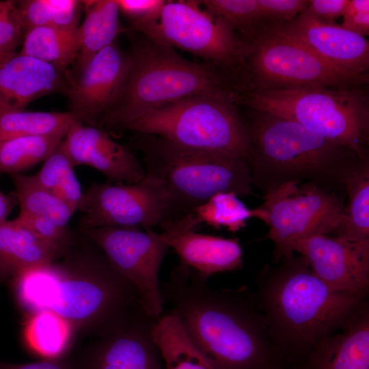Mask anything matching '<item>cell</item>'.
<instances>
[{
	"label": "cell",
	"instance_id": "6da1fadb",
	"mask_svg": "<svg viewBox=\"0 0 369 369\" xmlns=\"http://www.w3.org/2000/svg\"><path fill=\"white\" fill-rule=\"evenodd\" d=\"M207 280L180 262L161 284L164 301L195 347L215 369L284 367L251 293L213 288Z\"/></svg>",
	"mask_w": 369,
	"mask_h": 369
},
{
	"label": "cell",
	"instance_id": "7a4b0ae2",
	"mask_svg": "<svg viewBox=\"0 0 369 369\" xmlns=\"http://www.w3.org/2000/svg\"><path fill=\"white\" fill-rule=\"evenodd\" d=\"M255 285L252 299L288 368L344 329L368 303L367 297L328 286L301 256L282 260L279 266L260 272Z\"/></svg>",
	"mask_w": 369,
	"mask_h": 369
},
{
	"label": "cell",
	"instance_id": "3957f363",
	"mask_svg": "<svg viewBox=\"0 0 369 369\" xmlns=\"http://www.w3.org/2000/svg\"><path fill=\"white\" fill-rule=\"evenodd\" d=\"M12 278L14 298L27 313L51 310L76 329L98 336L115 330L142 308L134 287L98 247L87 256L86 262H54Z\"/></svg>",
	"mask_w": 369,
	"mask_h": 369
},
{
	"label": "cell",
	"instance_id": "277c9868",
	"mask_svg": "<svg viewBox=\"0 0 369 369\" xmlns=\"http://www.w3.org/2000/svg\"><path fill=\"white\" fill-rule=\"evenodd\" d=\"M255 112L247 126L251 147L247 161L252 182L265 193L291 181L323 188L333 183L345 187L348 177L368 159L295 121Z\"/></svg>",
	"mask_w": 369,
	"mask_h": 369
},
{
	"label": "cell",
	"instance_id": "5b68a950",
	"mask_svg": "<svg viewBox=\"0 0 369 369\" xmlns=\"http://www.w3.org/2000/svg\"><path fill=\"white\" fill-rule=\"evenodd\" d=\"M146 174L163 181L168 197L165 220L180 219L219 192L251 193L247 161L239 156L181 146L159 136L135 133Z\"/></svg>",
	"mask_w": 369,
	"mask_h": 369
},
{
	"label": "cell",
	"instance_id": "8992f818",
	"mask_svg": "<svg viewBox=\"0 0 369 369\" xmlns=\"http://www.w3.org/2000/svg\"><path fill=\"white\" fill-rule=\"evenodd\" d=\"M128 54L130 66L122 93L100 120L108 127L121 128L156 109L185 98L231 91L217 67L187 60L172 47L145 36Z\"/></svg>",
	"mask_w": 369,
	"mask_h": 369
},
{
	"label": "cell",
	"instance_id": "52a82bcc",
	"mask_svg": "<svg viewBox=\"0 0 369 369\" xmlns=\"http://www.w3.org/2000/svg\"><path fill=\"white\" fill-rule=\"evenodd\" d=\"M240 100L254 111L295 121L368 159L369 97L361 87L250 91Z\"/></svg>",
	"mask_w": 369,
	"mask_h": 369
},
{
	"label": "cell",
	"instance_id": "ba28073f",
	"mask_svg": "<svg viewBox=\"0 0 369 369\" xmlns=\"http://www.w3.org/2000/svg\"><path fill=\"white\" fill-rule=\"evenodd\" d=\"M238 96L228 91L185 98L121 128L159 136L187 148L237 155L247 161L249 136L235 107Z\"/></svg>",
	"mask_w": 369,
	"mask_h": 369
},
{
	"label": "cell",
	"instance_id": "9c48e42d",
	"mask_svg": "<svg viewBox=\"0 0 369 369\" xmlns=\"http://www.w3.org/2000/svg\"><path fill=\"white\" fill-rule=\"evenodd\" d=\"M243 67L249 79L247 92L361 87L368 83V77L343 73L297 40L271 29L247 42Z\"/></svg>",
	"mask_w": 369,
	"mask_h": 369
},
{
	"label": "cell",
	"instance_id": "30bf717a",
	"mask_svg": "<svg viewBox=\"0 0 369 369\" xmlns=\"http://www.w3.org/2000/svg\"><path fill=\"white\" fill-rule=\"evenodd\" d=\"M263 200L254 209V217L269 226L276 260L292 258L296 243L304 238L335 232L344 208L337 194L311 182L283 183L267 191Z\"/></svg>",
	"mask_w": 369,
	"mask_h": 369
},
{
	"label": "cell",
	"instance_id": "8fae6325",
	"mask_svg": "<svg viewBox=\"0 0 369 369\" xmlns=\"http://www.w3.org/2000/svg\"><path fill=\"white\" fill-rule=\"evenodd\" d=\"M133 30L200 56L216 67L244 65L247 43L199 1H166L158 17Z\"/></svg>",
	"mask_w": 369,
	"mask_h": 369
},
{
	"label": "cell",
	"instance_id": "7c38bea8",
	"mask_svg": "<svg viewBox=\"0 0 369 369\" xmlns=\"http://www.w3.org/2000/svg\"><path fill=\"white\" fill-rule=\"evenodd\" d=\"M84 232L134 287L145 312L159 318L165 303L159 271L169 248L159 234L136 227H99L84 229Z\"/></svg>",
	"mask_w": 369,
	"mask_h": 369
},
{
	"label": "cell",
	"instance_id": "4fadbf2b",
	"mask_svg": "<svg viewBox=\"0 0 369 369\" xmlns=\"http://www.w3.org/2000/svg\"><path fill=\"white\" fill-rule=\"evenodd\" d=\"M168 197L163 180L146 174L139 182L92 183L77 210L83 229L136 227L152 229L165 220Z\"/></svg>",
	"mask_w": 369,
	"mask_h": 369
},
{
	"label": "cell",
	"instance_id": "5bb4252c",
	"mask_svg": "<svg viewBox=\"0 0 369 369\" xmlns=\"http://www.w3.org/2000/svg\"><path fill=\"white\" fill-rule=\"evenodd\" d=\"M314 274L336 290L368 297L369 240L349 241L329 234H314L294 248Z\"/></svg>",
	"mask_w": 369,
	"mask_h": 369
},
{
	"label": "cell",
	"instance_id": "9a60e30c",
	"mask_svg": "<svg viewBox=\"0 0 369 369\" xmlns=\"http://www.w3.org/2000/svg\"><path fill=\"white\" fill-rule=\"evenodd\" d=\"M130 66L128 52L115 42L104 48L71 80L67 90L70 111L83 122L101 120L119 100Z\"/></svg>",
	"mask_w": 369,
	"mask_h": 369
},
{
	"label": "cell",
	"instance_id": "2e32d148",
	"mask_svg": "<svg viewBox=\"0 0 369 369\" xmlns=\"http://www.w3.org/2000/svg\"><path fill=\"white\" fill-rule=\"evenodd\" d=\"M156 319L139 310L126 322L98 339L74 369H165L155 343Z\"/></svg>",
	"mask_w": 369,
	"mask_h": 369
},
{
	"label": "cell",
	"instance_id": "e0dca14e",
	"mask_svg": "<svg viewBox=\"0 0 369 369\" xmlns=\"http://www.w3.org/2000/svg\"><path fill=\"white\" fill-rule=\"evenodd\" d=\"M268 29L297 40L343 73L368 77V40L341 25L320 21L303 12L292 20Z\"/></svg>",
	"mask_w": 369,
	"mask_h": 369
},
{
	"label": "cell",
	"instance_id": "ac0fdd59",
	"mask_svg": "<svg viewBox=\"0 0 369 369\" xmlns=\"http://www.w3.org/2000/svg\"><path fill=\"white\" fill-rule=\"evenodd\" d=\"M62 144L75 166H90L111 182L135 184L146 175L143 164L135 154L100 128L76 122Z\"/></svg>",
	"mask_w": 369,
	"mask_h": 369
},
{
	"label": "cell",
	"instance_id": "d6986e66",
	"mask_svg": "<svg viewBox=\"0 0 369 369\" xmlns=\"http://www.w3.org/2000/svg\"><path fill=\"white\" fill-rule=\"evenodd\" d=\"M159 226L160 238L176 252L180 262L206 278L243 266V250L237 238L198 233L176 221H163Z\"/></svg>",
	"mask_w": 369,
	"mask_h": 369
},
{
	"label": "cell",
	"instance_id": "ffe728a7",
	"mask_svg": "<svg viewBox=\"0 0 369 369\" xmlns=\"http://www.w3.org/2000/svg\"><path fill=\"white\" fill-rule=\"evenodd\" d=\"M67 72L36 58L15 53L0 61V110H25L31 102L67 92Z\"/></svg>",
	"mask_w": 369,
	"mask_h": 369
},
{
	"label": "cell",
	"instance_id": "44dd1931",
	"mask_svg": "<svg viewBox=\"0 0 369 369\" xmlns=\"http://www.w3.org/2000/svg\"><path fill=\"white\" fill-rule=\"evenodd\" d=\"M289 369H369V306Z\"/></svg>",
	"mask_w": 369,
	"mask_h": 369
},
{
	"label": "cell",
	"instance_id": "7402d4cb",
	"mask_svg": "<svg viewBox=\"0 0 369 369\" xmlns=\"http://www.w3.org/2000/svg\"><path fill=\"white\" fill-rule=\"evenodd\" d=\"M64 254L44 242L16 218L0 223V276L55 262Z\"/></svg>",
	"mask_w": 369,
	"mask_h": 369
},
{
	"label": "cell",
	"instance_id": "603a6c76",
	"mask_svg": "<svg viewBox=\"0 0 369 369\" xmlns=\"http://www.w3.org/2000/svg\"><path fill=\"white\" fill-rule=\"evenodd\" d=\"M82 3L85 17L78 28L80 49L74 62L79 72L94 55L114 42L122 31L115 0L82 1Z\"/></svg>",
	"mask_w": 369,
	"mask_h": 369
},
{
	"label": "cell",
	"instance_id": "cb8c5ba5",
	"mask_svg": "<svg viewBox=\"0 0 369 369\" xmlns=\"http://www.w3.org/2000/svg\"><path fill=\"white\" fill-rule=\"evenodd\" d=\"M76 329L56 312L42 310L29 314L23 328L28 347L46 359H58L70 348Z\"/></svg>",
	"mask_w": 369,
	"mask_h": 369
},
{
	"label": "cell",
	"instance_id": "d4e9b609",
	"mask_svg": "<svg viewBox=\"0 0 369 369\" xmlns=\"http://www.w3.org/2000/svg\"><path fill=\"white\" fill-rule=\"evenodd\" d=\"M80 49L77 29L38 27L27 29L19 53L26 55L67 72L76 61Z\"/></svg>",
	"mask_w": 369,
	"mask_h": 369
},
{
	"label": "cell",
	"instance_id": "484cf974",
	"mask_svg": "<svg viewBox=\"0 0 369 369\" xmlns=\"http://www.w3.org/2000/svg\"><path fill=\"white\" fill-rule=\"evenodd\" d=\"M153 336L165 369H215L189 340L173 313L156 321Z\"/></svg>",
	"mask_w": 369,
	"mask_h": 369
},
{
	"label": "cell",
	"instance_id": "4316f807",
	"mask_svg": "<svg viewBox=\"0 0 369 369\" xmlns=\"http://www.w3.org/2000/svg\"><path fill=\"white\" fill-rule=\"evenodd\" d=\"M76 122L82 121L70 111L0 110V141L20 137L67 133Z\"/></svg>",
	"mask_w": 369,
	"mask_h": 369
},
{
	"label": "cell",
	"instance_id": "83f0119b",
	"mask_svg": "<svg viewBox=\"0 0 369 369\" xmlns=\"http://www.w3.org/2000/svg\"><path fill=\"white\" fill-rule=\"evenodd\" d=\"M348 197L342 221L334 233L349 241L369 240V165L364 161L347 178Z\"/></svg>",
	"mask_w": 369,
	"mask_h": 369
},
{
	"label": "cell",
	"instance_id": "f1b7e54d",
	"mask_svg": "<svg viewBox=\"0 0 369 369\" xmlns=\"http://www.w3.org/2000/svg\"><path fill=\"white\" fill-rule=\"evenodd\" d=\"M20 213L48 218L67 226L75 211L54 192L40 184L33 175H10Z\"/></svg>",
	"mask_w": 369,
	"mask_h": 369
},
{
	"label": "cell",
	"instance_id": "f546056e",
	"mask_svg": "<svg viewBox=\"0 0 369 369\" xmlns=\"http://www.w3.org/2000/svg\"><path fill=\"white\" fill-rule=\"evenodd\" d=\"M66 135L20 137L0 141V173L22 174L44 161Z\"/></svg>",
	"mask_w": 369,
	"mask_h": 369
},
{
	"label": "cell",
	"instance_id": "4dcf8cb0",
	"mask_svg": "<svg viewBox=\"0 0 369 369\" xmlns=\"http://www.w3.org/2000/svg\"><path fill=\"white\" fill-rule=\"evenodd\" d=\"M25 31L38 27L77 29L82 1L23 0L17 1Z\"/></svg>",
	"mask_w": 369,
	"mask_h": 369
},
{
	"label": "cell",
	"instance_id": "1f68e13d",
	"mask_svg": "<svg viewBox=\"0 0 369 369\" xmlns=\"http://www.w3.org/2000/svg\"><path fill=\"white\" fill-rule=\"evenodd\" d=\"M195 222L206 223L216 229L226 228L236 232L245 226L246 221L254 217V209H249L232 192H219L192 212Z\"/></svg>",
	"mask_w": 369,
	"mask_h": 369
},
{
	"label": "cell",
	"instance_id": "d6a6232c",
	"mask_svg": "<svg viewBox=\"0 0 369 369\" xmlns=\"http://www.w3.org/2000/svg\"><path fill=\"white\" fill-rule=\"evenodd\" d=\"M199 1L210 12L222 19L246 43L254 39L261 31L258 0Z\"/></svg>",
	"mask_w": 369,
	"mask_h": 369
},
{
	"label": "cell",
	"instance_id": "836d02e7",
	"mask_svg": "<svg viewBox=\"0 0 369 369\" xmlns=\"http://www.w3.org/2000/svg\"><path fill=\"white\" fill-rule=\"evenodd\" d=\"M25 31L17 1H0V61L16 53L15 49Z\"/></svg>",
	"mask_w": 369,
	"mask_h": 369
},
{
	"label": "cell",
	"instance_id": "e575fe53",
	"mask_svg": "<svg viewBox=\"0 0 369 369\" xmlns=\"http://www.w3.org/2000/svg\"><path fill=\"white\" fill-rule=\"evenodd\" d=\"M43 162L41 169L33 176L40 184L52 191L74 173L75 165L62 141Z\"/></svg>",
	"mask_w": 369,
	"mask_h": 369
},
{
	"label": "cell",
	"instance_id": "d590c367",
	"mask_svg": "<svg viewBox=\"0 0 369 369\" xmlns=\"http://www.w3.org/2000/svg\"><path fill=\"white\" fill-rule=\"evenodd\" d=\"M16 219L38 237L60 251L68 253L72 237L68 226H62L43 217L19 213Z\"/></svg>",
	"mask_w": 369,
	"mask_h": 369
},
{
	"label": "cell",
	"instance_id": "8d00e7d4",
	"mask_svg": "<svg viewBox=\"0 0 369 369\" xmlns=\"http://www.w3.org/2000/svg\"><path fill=\"white\" fill-rule=\"evenodd\" d=\"M258 3L261 23L260 32L292 20L308 5L307 0H258Z\"/></svg>",
	"mask_w": 369,
	"mask_h": 369
},
{
	"label": "cell",
	"instance_id": "74e56055",
	"mask_svg": "<svg viewBox=\"0 0 369 369\" xmlns=\"http://www.w3.org/2000/svg\"><path fill=\"white\" fill-rule=\"evenodd\" d=\"M115 1L120 12L132 20L131 28L155 19L166 2L164 0Z\"/></svg>",
	"mask_w": 369,
	"mask_h": 369
},
{
	"label": "cell",
	"instance_id": "f35d334b",
	"mask_svg": "<svg viewBox=\"0 0 369 369\" xmlns=\"http://www.w3.org/2000/svg\"><path fill=\"white\" fill-rule=\"evenodd\" d=\"M341 26L361 36L369 35V1L349 0Z\"/></svg>",
	"mask_w": 369,
	"mask_h": 369
},
{
	"label": "cell",
	"instance_id": "ab89813d",
	"mask_svg": "<svg viewBox=\"0 0 369 369\" xmlns=\"http://www.w3.org/2000/svg\"><path fill=\"white\" fill-rule=\"evenodd\" d=\"M349 0H310L303 11L313 18L329 24L342 17Z\"/></svg>",
	"mask_w": 369,
	"mask_h": 369
},
{
	"label": "cell",
	"instance_id": "60d3db41",
	"mask_svg": "<svg viewBox=\"0 0 369 369\" xmlns=\"http://www.w3.org/2000/svg\"><path fill=\"white\" fill-rule=\"evenodd\" d=\"M0 369H74L71 362L58 359H45L25 364L0 363Z\"/></svg>",
	"mask_w": 369,
	"mask_h": 369
},
{
	"label": "cell",
	"instance_id": "b9f144b4",
	"mask_svg": "<svg viewBox=\"0 0 369 369\" xmlns=\"http://www.w3.org/2000/svg\"><path fill=\"white\" fill-rule=\"evenodd\" d=\"M18 204L15 193L7 195L0 190V223L8 220V215Z\"/></svg>",
	"mask_w": 369,
	"mask_h": 369
},
{
	"label": "cell",
	"instance_id": "7bdbcfd3",
	"mask_svg": "<svg viewBox=\"0 0 369 369\" xmlns=\"http://www.w3.org/2000/svg\"><path fill=\"white\" fill-rule=\"evenodd\" d=\"M273 369H288V368H285V367H283V366H279V367L275 368Z\"/></svg>",
	"mask_w": 369,
	"mask_h": 369
},
{
	"label": "cell",
	"instance_id": "ee69618b",
	"mask_svg": "<svg viewBox=\"0 0 369 369\" xmlns=\"http://www.w3.org/2000/svg\"><path fill=\"white\" fill-rule=\"evenodd\" d=\"M0 280H2V279H1V276H0Z\"/></svg>",
	"mask_w": 369,
	"mask_h": 369
}]
</instances>
